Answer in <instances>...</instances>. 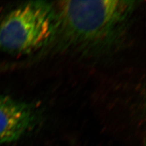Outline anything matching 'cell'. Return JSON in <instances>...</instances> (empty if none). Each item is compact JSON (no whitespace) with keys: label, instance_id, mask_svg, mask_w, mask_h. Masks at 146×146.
<instances>
[{"label":"cell","instance_id":"obj_1","mask_svg":"<svg viewBox=\"0 0 146 146\" xmlns=\"http://www.w3.org/2000/svg\"><path fill=\"white\" fill-rule=\"evenodd\" d=\"M136 1H62L55 5L57 31L54 42L82 54H102L121 44Z\"/></svg>","mask_w":146,"mask_h":146},{"label":"cell","instance_id":"obj_2","mask_svg":"<svg viewBox=\"0 0 146 146\" xmlns=\"http://www.w3.org/2000/svg\"><path fill=\"white\" fill-rule=\"evenodd\" d=\"M57 31L55 5L32 1L21 4L0 20V52L28 54L54 42Z\"/></svg>","mask_w":146,"mask_h":146},{"label":"cell","instance_id":"obj_3","mask_svg":"<svg viewBox=\"0 0 146 146\" xmlns=\"http://www.w3.org/2000/svg\"><path fill=\"white\" fill-rule=\"evenodd\" d=\"M38 113L29 103L0 94V144L14 142L33 130Z\"/></svg>","mask_w":146,"mask_h":146}]
</instances>
